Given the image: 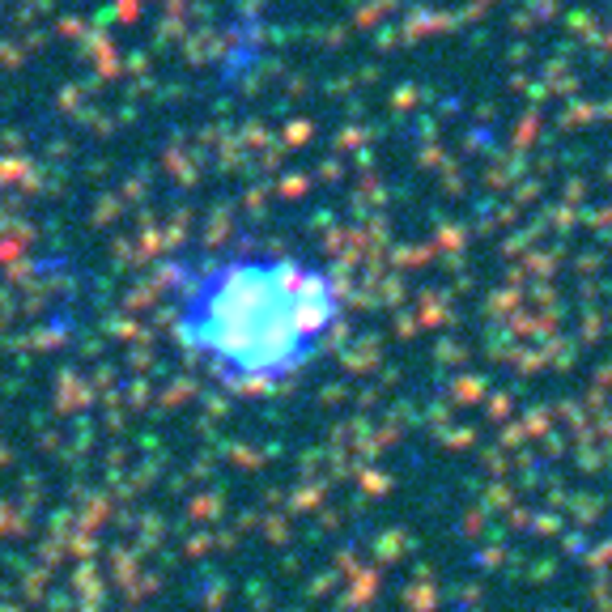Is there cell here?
Segmentation results:
<instances>
[{"label": "cell", "mask_w": 612, "mask_h": 612, "mask_svg": "<svg viewBox=\"0 0 612 612\" xmlns=\"http://www.w3.org/2000/svg\"><path fill=\"white\" fill-rule=\"evenodd\" d=\"M336 281L289 256H209L175 289V332L205 375L273 383L311 362L336 327Z\"/></svg>", "instance_id": "1"}]
</instances>
